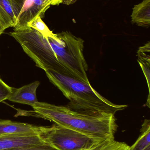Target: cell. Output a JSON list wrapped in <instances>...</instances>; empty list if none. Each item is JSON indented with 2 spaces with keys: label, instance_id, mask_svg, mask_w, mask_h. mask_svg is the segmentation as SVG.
Wrapping results in <instances>:
<instances>
[{
  "label": "cell",
  "instance_id": "18",
  "mask_svg": "<svg viewBox=\"0 0 150 150\" xmlns=\"http://www.w3.org/2000/svg\"><path fill=\"white\" fill-rule=\"evenodd\" d=\"M77 1V0H62L61 3L67 4V5H70V4L75 3Z\"/></svg>",
  "mask_w": 150,
  "mask_h": 150
},
{
  "label": "cell",
  "instance_id": "19",
  "mask_svg": "<svg viewBox=\"0 0 150 150\" xmlns=\"http://www.w3.org/2000/svg\"><path fill=\"white\" fill-rule=\"evenodd\" d=\"M51 3V5H59L61 3L62 0H48Z\"/></svg>",
  "mask_w": 150,
  "mask_h": 150
},
{
  "label": "cell",
  "instance_id": "17",
  "mask_svg": "<svg viewBox=\"0 0 150 150\" xmlns=\"http://www.w3.org/2000/svg\"><path fill=\"white\" fill-rule=\"evenodd\" d=\"M2 150H58L50 144L45 143L38 146L33 147H27V148H13L8 149Z\"/></svg>",
  "mask_w": 150,
  "mask_h": 150
},
{
  "label": "cell",
  "instance_id": "13",
  "mask_svg": "<svg viewBox=\"0 0 150 150\" xmlns=\"http://www.w3.org/2000/svg\"><path fill=\"white\" fill-rule=\"evenodd\" d=\"M150 52V42L139 48L137 52L138 62L143 71L148 82L149 92L150 93V55L147 53Z\"/></svg>",
  "mask_w": 150,
  "mask_h": 150
},
{
  "label": "cell",
  "instance_id": "22",
  "mask_svg": "<svg viewBox=\"0 0 150 150\" xmlns=\"http://www.w3.org/2000/svg\"><path fill=\"white\" fill-rule=\"evenodd\" d=\"M0 56H1V55H0Z\"/></svg>",
  "mask_w": 150,
  "mask_h": 150
},
{
  "label": "cell",
  "instance_id": "15",
  "mask_svg": "<svg viewBox=\"0 0 150 150\" xmlns=\"http://www.w3.org/2000/svg\"><path fill=\"white\" fill-rule=\"evenodd\" d=\"M28 27H31L36 30L46 38H57L56 34L53 33V32L49 30L46 25L42 21L41 17H38L37 18L29 23L28 24Z\"/></svg>",
  "mask_w": 150,
  "mask_h": 150
},
{
  "label": "cell",
  "instance_id": "3",
  "mask_svg": "<svg viewBox=\"0 0 150 150\" xmlns=\"http://www.w3.org/2000/svg\"><path fill=\"white\" fill-rule=\"evenodd\" d=\"M56 35V38H48L67 76L90 83L87 74L89 67L83 54V40L68 31Z\"/></svg>",
  "mask_w": 150,
  "mask_h": 150
},
{
  "label": "cell",
  "instance_id": "9",
  "mask_svg": "<svg viewBox=\"0 0 150 150\" xmlns=\"http://www.w3.org/2000/svg\"><path fill=\"white\" fill-rule=\"evenodd\" d=\"M40 84L39 81H36L18 89L13 88V92L8 100L32 107L39 102L36 91Z\"/></svg>",
  "mask_w": 150,
  "mask_h": 150
},
{
  "label": "cell",
  "instance_id": "5",
  "mask_svg": "<svg viewBox=\"0 0 150 150\" xmlns=\"http://www.w3.org/2000/svg\"><path fill=\"white\" fill-rule=\"evenodd\" d=\"M42 137L45 143L58 150H85L102 142L57 124L49 127Z\"/></svg>",
  "mask_w": 150,
  "mask_h": 150
},
{
  "label": "cell",
  "instance_id": "14",
  "mask_svg": "<svg viewBox=\"0 0 150 150\" xmlns=\"http://www.w3.org/2000/svg\"><path fill=\"white\" fill-rule=\"evenodd\" d=\"M130 146L114 139L105 140L85 150H129Z\"/></svg>",
  "mask_w": 150,
  "mask_h": 150
},
{
  "label": "cell",
  "instance_id": "12",
  "mask_svg": "<svg viewBox=\"0 0 150 150\" xmlns=\"http://www.w3.org/2000/svg\"><path fill=\"white\" fill-rule=\"evenodd\" d=\"M141 134L129 150H144L150 146V121L145 120L142 125Z\"/></svg>",
  "mask_w": 150,
  "mask_h": 150
},
{
  "label": "cell",
  "instance_id": "7",
  "mask_svg": "<svg viewBox=\"0 0 150 150\" xmlns=\"http://www.w3.org/2000/svg\"><path fill=\"white\" fill-rule=\"evenodd\" d=\"M49 127L38 126L23 122L0 119V135H43Z\"/></svg>",
  "mask_w": 150,
  "mask_h": 150
},
{
  "label": "cell",
  "instance_id": "2",
  "mask_svg": "<svg viewBox=\"0 0 150 150\" xmlns=\"http://www.w3.org/2000/svg\"><path fill=\"white\" fill-rule=\"evenodd\" d=\"M50 82L69 100L67 106L72 110L93 115H114L127 107L109 101L91 85L71 77L52 70L45 71Z\"/></svg>",
  "mask_w": 150,
  "mask_h": 150
},
{
  "label": "cell",
  "instance_id": "11",
  "mask_svg": "<svg viewBox=\"0 0 150 150\" xmlns=\"http://www.w3.org/2000/svg\"><path fill=\"white\" fill-rule=\"evenodd\" d=\"M131 22L138 26L149 27L150 24V0H144L133 8Z\"/></svg>",
  "mask_w": 150,
  "mask_h": 150
},
{
  "label": "cell",
  "instance_id": "21",
  "mask_svg": "<svg viewBox=\"0 0 150 150\" xmlns=\"http://www.w3.org/2000/svg\"><path fill=\"white\" fill-rule=\"evenodd\" d=\"M144 150H150V146H149V147L145 149Z\"/></svg>",
  "mask_w": 150,
  "mask_h": 150
},
{
  "label": "cell",
  "instance_id": "4",
  "mask_svg": "<svg viewBox=\"0 0 150 150\" xmlns=\"http://www.w3.org/2000/svg\"><path fill=\"white\" fill-rule=\"evenodd\" d=\"M23 48L24 52L32 59L36 66L45 71L52 70L61 74L66 73L56 58L48 38L31 28L9 33Z\"/></svg>",
  "mask_w": 150,
  "mask_h": 150
},
{
  "label": "cell",
  "instance_id": "10",
  "mask_svg": "<svg viewBox=\"0 0 150 150\" xmlns=\"http://www.w3.org/2000/svg\"><path fill=\"white\" fill-rule=\"evenodd\" d=\"M17 16L13 0H0V25L4 30L15 26Z\"/></svg>",
  "mask_w": 150,
  "mask_h": 150
},
{
  "label": "cell",
  "instance_id": "6",
  "mask_svg": "<svg viewBox=\"0 0 150 150\" xmlns=\"http://www.w3.org/2000/svg\"><path fill=\"white\" fill-rule=\"evenodd\" d=\"M17 13L14 31L28 27L29 23L38 17H43L51 4L48 0H13Z\"/></svg>",
  "mask_w": 150,
  "mask_h": 150
},
{
  "label": "cell",
  "instance_id": "20",
  "mask_svg": "<svg viewBox=\"0 0 150 150\" xmlns=\"http://www.w3.org/2000/svg\"><path fill=\"white\" fill-rule=\"evenodd\" d=\"M4 30L3 29V28H2L1 25H0V35H1V34L4 32Z\"/></svg>",
  "mask_w": 150,
  "mask_h": 150
},
{
  "label": "cell",
  "instance_id": "1",
  "mask_svg": "<svg viewBox=\"0 0 150 150\" xmlns=\"http://www.w3.org/2000/svg\"><path fill=\"white\" fill-rule=\"evenodd\" d=\"M29 115L53 122L55 124L75 130L100 141L114 139L118 129L114 115H93L80 112L67 106L38 102Z\"/></svg>",
  "mask_w": 150,
  "mask_h": 150
},
{
  "label": "cell",
  "instance_id": "16",
  "mask_svg": "<svg viewBox=\"0 0 150 150\" xmlns=\"http://www.w3.org/2000/svg\"><path fill=\"white\" fill-rule=\"evenodd\" d=\"M13 88L5 83L0 78V103L8 100L13 92Z\"/></svg>",
  "mask_w": 150,
  "mask_h": 150
},
{
  "label": "cell",
  "instance_id": "8",
  "mask_svg": "<svg viewBox=\"0 0 150 150\" xmlns=\"http://www.w3.org/2000/svg\"><path fill=\"white\" fill-rule=\"evenodd\" d=\"M45 144V142L41 135H0V150L33 147Z\"/></svg>",
  "mask_w": 150,
  "mask_h": 150
}]
</instances>
